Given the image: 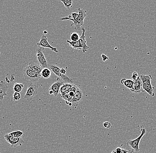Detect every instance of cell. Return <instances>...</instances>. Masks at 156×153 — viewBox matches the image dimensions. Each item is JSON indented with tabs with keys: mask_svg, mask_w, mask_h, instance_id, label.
Segmentation results:
<instances>
[{
	"mask_svg": "<svg viewBox=\"0 0 156 153\" xmlns=\"http://www.w3.org/2000/svg\"><path fill=\"white\" fill-rule=\"evenodd\" d=\"M142 82V92H146L149 95L154 97V88L151 84L152 77L151 75H145L141 74L139 76Z\"/></svg>",
	"mask_w": 156,
	"mask_h": 153,
	"instance_id": "obj_1",
	"label": "cell"
},
{
	"mask_svg": "<svg viewBox=\"0 0 156 153\" xmlns=\"http://www.w3.org/2000/svg\"><path fill=\"white\" fill-rule=\"evenodd\" d=\"M22 73L25 79L29 81L30 82H36L41 77V74H38L34 72L28 66L24 67Z\"/></svg>",
	"mask_w": 156,
	"mask_h": 153,
	"instance_id": "obj_2",
	"label": "cell"
},
{
	"mask_svg": "<svg viewBox=\"0 0 156 153\" xmlns=\"http://www.w3.org/2000/svg\"><path fill=\"white\" fill-rule=\"evenodd\" d=\"M39 86L34 82H29L27 85V89L24 97V99L27 101H31L33 98L37 95Z\"/></svg>",
	"mask_w": 156,
	"mask_h": 153,
	"instance_id": "obj_3",
	"label": "cell"
},
{
	"mask_svg": "<svg viewBox=\"0 0 156 153\" xmlns=\"http://www.w3.org/2000/svg\"><path fill=\"white\" fill-rule=\"evenodd\" d=\"M146 131L145 128L141 129V133L140 135L135 139L129 140L127 142V145L130 146L133 151L136 152H139L140 150L139 148V144L141 140L142 137L145 135Z\"/></svg>",
	"mask_w": 156,
	"mask_h": 153,
	"instance_id": "obj_4",
	"label": "cell"
},
{
	"mask_svg": "<svg viewBox=\"0 0 156 153\" xmlns=\"http://www.w3.org/2000/svg\"><path fill=\"white\" fill-rule=\"evenodd\" d=\"M49 68L52 72H53L57 77H58V79H60L61 81L65 82L66 83H70L73 84V80L69 78L67 76L66 74H63L61 73L60 71V69L59 67L53 65H51L49 66Z\"/></svg>",
	"mask_w": 156,
	"mask_h": 153,
	"instance_id": "obj_5",
	"label": "cell"
},
{
	"mask_svg": "<svg viewBox=\"0 0 156 153\" xmlns=\"http://www.w3.org/2000/svg\"><path fill=\"white\" fill-rule=\"evenodd\" d=\"M4 138H5L6 141L10 144L12 147L16 148L18 146H21L25 142L22 138L12 136L11 135H9L8 134L4 135Z\"/></svg>",
	"mask_w": 156,
	"mask_h": 153,
	"instance_id": "obj_6",
	"label": "cell"
},
{
	"mask_svg": "<svg viewBox=\"0 0 156 153\" xmlns=\"http://www.w3.org/2000/svg\"><path fill=\"white\" fill-rule=\"evenodd\" d=\"M45 48L42 47H38L37 49V58L38 61L40 66L43 69L45 68H49V64L47 63V60L44 54V50Z\"/></svg>",
	"mask_w": 156,
	"mask_h": 153,
	"instance_id": "obj_7",
	"label": "cell"
},
{
	"mask_svg": "<svg viewBox=\"0 0 156 153\" xmlns=\"http://www.w3.org/2000/svg\"><path fill=\"white\" fill-rule=\"evenodd\" d=\"M61 21H65V20H70L72 21L73 24L71 25V26H74L75 28L77 30H80L81 27L79 25V14L76 13H71V16L69 17H65L63 18L59 19Z\"/></svg>",
	"mask_w": 156,
	"mask_h": 153,
	"instance_id": "obj_8",
	"label": "cell"
},
{
	"mask_svg": "<svg viewBox=\"0 0 156 153\" xmlns=\"http://www.w3.org/2000/svg\"><path fill=\"white\" fill-rule=\"evenodd\" d=\"M37 45L38 47H42L43 48H47L50 49L52 51L55 52H58V50L56 48H54L51 46L47 40V38L46 36L45 35H43L41 37L40 41L37 43Z\"/></svg>",
	"mask_w": 156,
	"mask_h": 153,
	"instance_id": "obj_9",
	"label": "cell"
},
{
	"mask_svg": "<svg viewBox=\"0 0 156 153\" xmlns=\"http://www.w3.org/2000/svg\"><path fill=\"white\" fill-rule=\"evenodd\" d=\"M134 82L133 87L131 89L132 93H141L142 92V82L139 76L137 79L133 80Z\"/></svg>",
	"mask_w": 156,
	"mask_h": 153,
	"instance_id": "obj_10",
	"label": "cell"
},
{
	"mask_svg": "<svg viewBox=\"0 0 156 153\" xmlns=\"http://www.w3.org/2000/svg\"><path fill=\"white\" fill-rule=\"evenodd\" d=\"M57 81L54 83L50 87L49 90L52 91L53 92V94L56 97L59 95L60 89L62 85L64 84V82L62 81L60 79H58Z\"/></svg>",
	"mask_w": 156,
	"mask_h": 153,
	"instance_id": "obj_11",
	"label": "cell"
},
{
	"mask_svg": "<svg viewBox=\"0 0 156 153\" xmlns=\"http://www.w3.org/2000/svg\"><path fill=\"white\" fill-rule=\"evenodd\" d=\"M85 32L86 31L85 29L83 28H82V35L81 36H80L79 40L82 51L83 53L86 52L87 50L89 48V46L87 45V41H86V36L85 35Z\"/></svg>",
	"mask_w": 156,
	"mask_h": 153,
	"instance_id": "obj_12",
	"label": "cell"
},
{
	"mask_svg": "<svg viewBox=\"0 0 156 153\" xmlns=\"http://www.w3.org/2000/svg\"><path fill=\"white\" fill-rule=\"evenodd\" d=\"M83 93L79 87L76 86V90L71 103L72 105H77L83 99Z\"/></svg>",
	"mask_w": 156,
	"mask_h": 153,
	"instance_id": "obj_13",
	"label": "cell"
},
{
	"mask_svg": "<svg viewBox=\"0 0 156 153\" xmlns=\"http://www.w3.org/2000/svg\"><path fill=\"white\" fill-rule=\"evenodd\" d=\"M8 87L7 84L3 81H0V101H3L4 97L7 96Z\"/></svg>",
	"mask_w": 156,
	"mask_h": 153,
	"instance_id": "obj_14",
	"label": "cell"
},
{
	"mask_svg": "<svg viewBox=\"0 0 156 153\" xmlns=\"http://www.w3.org/2000/svg\"><path fill=\"white\" fill-rule=\"evenodd\" d=\"M78 14H79V22L80 27H82L84 25V19L87 16V11L81 8L78 9Z\"/></svg>",
	"mask_w": 156,
	"mask_h": 153,
	"instance_id": "obj_15",
	"label": "cell"
},
{
	"mask_svg": "<svg viewBox=\"0 0 156 153\" xmlns=\"http://www.w3.org/2000/svg\"><path fill=\"white\" fill-rule=\"evenodd\" d=\"M28 66L34 72L38 74H41V72L43 70L42 68L39 65L33 62H30L29 63Z\"/></svg>",
	"mask_w": 156,
	"mask_h": 153,
	"instance_id": "obj_16",
	"label": "cell"
},
{
	"mask_svg": "<svg viewBox=\"0 0 156 153\" xmlns=\"http://www.w3.org/2000/svg\"><path fill=\"white\" fill-rule=\"evenodd\" d=\"M121 83L124 85L125 87L129 89L130 90L132 89L134 84L133 80L126 78H123L121 80Z\"/></svg>",
	"mask_w": 156,
	"mask_h": 153,
	"instance_id": "obj_17",
	"label": "cell"
},
{
	"mask_svg": "<svg viewBox=\"0 0 156 153\" xmlns=\"http://www.w3.org/2000/svg\"><path fill=\"white\" fill-rule=\"evenodd\" d=\"M51 72L52 71L49 68H45L43 69L41 72V76L46 79L49 78L51 76Z\"/></svg>",
	"mask_w": 156,
	"mask_h": 153,
	"instance_id": "obj_18",
	"label": "cell"
},
{
	"mask_svg": "<svg viewBox=\"0 0 156 153\" xmlns=\"http://www.w3.org/2000/svg\"><path fill=\"white\" fill-rule=\"evenodd\" d=\"M67 42L69 44L70 46L73 49L77 50H82L81 46H80V43H79V40L77 41L73 42L67 40Z\"/></svg>",
	"mask_w": 156,
	"mask_h": 153,
	"instance_id": "obj_19",
	"label": "cell"
},
{
	"mask_svg": "<svg viewBox=\"0 0 156 153\" xmlns=\"http://www.w3.org/2000/svg\"><path fill=\"white\" fill-rule=\"evenodd\" d=\"M73 85V84H70V83H66L65 84L64 83L60 88L59 92H60L61 94H63V93L66 92L67 90H68L69 89H70L72 87Z\"/></svg>",
	"mask_w": 156,
	"mask_h": 153,
	"instance_id": "obj_20",
	"label": "cell"
},
{
	"mask_svg": "<svg viewBox=\"0 0 156 153\" xmlns=\"http://www.w3.org/2000/svg\"><path fill=\"white\" fill-rule=\"evenodd\" d=\"M24 87V85L22 83H16L13 85V89L14 92L20 93L22 91Z\"/></svg>",
	"mask_w": 156,
	"mask_h": 153,
	"instance_id": "obj_21",
	"label": "cell"
},
{
	"mask_svg": "<svg viewBox=\"0 0 156 153\" xmlns=\"http://www.w3.org/2000/svg\"><path fill=\"white\" fill-rule=\"evenodd\" d=\"M61 1L64 6L68 10H70L71 8H72L73 5V1L72 0H60Z\"/></svg>",
	"mask_w": 156,
	"mask_h": 153,
	"instance_id": "obj_22",
	"label": "cell"
},
{
	"mask_svg": "<svg viewBox=\"0 0 156 153\" xmlns=\"http://www.w3.org/2000/svg\"><path fill=\"white\" fill-rule=\"evenodd\" d=\"M24 132L21 130H17V131H14L12 132L8 133L9 135H11L12 136L15 137L20 138L21 137L22 135L24 134Z\"/></svg>",
	"mask_w": 156,
	"mask_h": 153,
	"instance_id": "obj_23",
	"label": "cell"
},
{
	"mask_svg": "<svg viewBox=\"0 0 156 153\" xmlns=\"http://www.w3.org/2000/svg\"><path fill=\"white\" fill-rule=\"evenodd\" d=\"M80 36L76 32H72L71 33V41L75 42L79 40Z\"/></svg>",
	"mask_w": 156,
	"mask_h": 153,
	"instance_id": "obj_24",
	"label": "cell"
},
{
	"mask_svg": "<svg viewBox=\"0 0 156 153\" xmlns=\"http://www.w3.org/2000/svg\"><path fill=\"white\" fill-rule=\"evenodd\" d=\"M21 94H20V93L14 92V93H13V101H19L21 99Z\"/></svg>",
	"mask_w": 156,
	"mask_h": 153,
	"instance_id": "obj_25",
	"label": "cell"
},
{
	"mask_svg": "<svg viewBox=\"0 0 156 153\" xmlns=\"http://www.w3.org/2000/svg\"><path fill=\"white\" fill-rule=\"evenodd\" d=\"M138 77L139 76H138V74L137 72H134L132 74L131 78L132 80H135V79H137Z\"/></svg>",
	"mask_w": 156,
	"mask_h": 153,
	"instance_id": "obj_26",
	"label": "cell"
},
{
	"mask_svg": "<svg viewBox=\"0 0 156 153\" xmlns=\"http://www.w3.org/2000/svg\"><path fill=\"white\" fill-rule=\"evenodd\" d=\"M103 126L104 127L109 128L111 127V124L109 122H105L103 123Z\"/></svg>",
	"mask_w": 156,
	"mask_h": 153,
	"instance_id": "obj_27",
	"label": "cell"
},
{
	"mask_svg": "<svg viewBox=\"0 0 156 153\" xmlns=\"http://www.w3.org/2000/svg\"><path fill=\"white\" fill-rule=\"evenodd\" d=\"M101 57H102V59H103V62H105L107 60L109 59V58L107 56H106L105 54H102L101 56Z\"/></svg>",
	"mask_w": 156,
	"mask_h": 153,
	"instance_id": "obj_28",
	"label": "cell"
},
{
	"mask_svg": "<svg viewBox=\"0 0 156 153\" xmlns=\"http://www.w3.org/2000/svg\"><path fill=\"white\" fill-rule=\"evenodd\" d=\"M60 71L61 72V73L62 74H66V70L65 69L63 68L60 69Z\"/></svg>",
	"mask_w": 156,
	"mask_h": 153,
	"instance_id": "obj_29",
	"label": "cell"
},
{
	"mask_svg": "<svg viewBox=\"0 0 156 153\" xmlns=\"http://www.w3.org/2000/svg\"><path fill=\"white\" fill-rule=\"evenodd\" d=\"M122 148H120V147H118L115 150L117 153H120L121 151H122Z\"/></svg>",
	"mask_w": 156,
	"mask_h": 153,
	"instance_id": "obj_30",
	"label": "cell"
},
{
	"mask_svg": "<svg viewBox=\"0 0 156 153\" xmlns=\"http://www.w3.org/2000/svg\"><path fill=\"white\" fill-rule=\"evenodd\" d=\"M129 150H127L124 149H122V151H121L120 153H127L128 152Z\"/></svg>",
	"mask_w": 156,
	"mask_h": 153,
	"instance_id": "obj_31",
	"label": "cell"
},
{
	"mask_svg": "<svg viewBox=\"0 0 156 153\" xmlns=\"http://www.w3.org/2000/svg\"><path fill=\"white\" fill-rule=\"evenodd\" d=\"M133 152H134V151L132 149H131L129 150L128 152L127 153H133Z\"/></svg>",
	"mask_w": 156,
	"mask_h": 153,
	"instance_id": "obj_32",
	"label": "cell"
},
{
	"mask_svg": "<svg viewBox=\"0 0 156 153\" xmlns=\"http://www.w3.org/2000/svg\"><path fill=\"white\" fill-rule=\"evenodd\" d=\"M111 153H117L116 152L115 150H113V151H112V152H111Z\"/></svg>",
	"mask_w": 156,
	"mask_h": 153,
	"instance_id": "obj_33",
	"label": "cell"
},
{
	"mask_svg": "<svg viewBox=\"0 0 156 153\" xmlns=\"http://www.w3.org/2000/svg\"><path fill=\"white\" fill-rule=\"evenodd\" d=\"M0 54H1V52H0Z\"/></svg>",
	"mask_w": 156,
	"mask_h": 153,
	"instance_id": "obj_34",
	"label": "cell"
}]
</instances>
